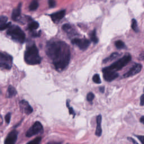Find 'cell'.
Listing matches in <instances>:
<instances>
[{"instance_id":"4","label":"cell","mask_w":144,"mask_h":144,"mask_svg":"<svg viewBox=\"0 0 144 144\" xmlns=\"http://www.w3.org/2000/svg\"><path fill=\"white\" fill-rule=\"evenodd\" d=\"M131 60V57L130 55H126L124 57L122 58L117 61L114 62L108 67L106 68L108 70H110L111 71L116 72L119 71L121 69L125 66L126 65H127L128 63Z\"/></svg>"},{"instance_id":"2","label":"cell","mask_w":144,"mask_h":144,"mask_svg":"<svg viewBox=\"0 0 144 144\" xmlns=\"http://www.w3.org/2000/svg\"><path fill=\"white\" fill-rule=\"evenodd\" d=\"M24 60L29 65L39 64L41 62V58L39 55L38 48L35 45L28 47L24 54Z\"/></svg>"},{"instance_id":"19","label":"cell","mask_w":144,"mask_h":144,"mask_svg":"<svg viewBox=\"0 0 144 144\" xmlns=\"http://www.w3.org/2000/svg\"><path fill=\"white\" fill-rule=\"evenodd\" d=\"M38 27H39V24L37 22H31L28 25V29L31 31L38 29Z\"/></svg>"},{"instance_id":"17","label":"cell","mask_w":144,"mask_h":144,"mask_svg":"<svg viewBox=\"0 0 144 144\" xmlns=\"http://www.w3.org/2000/svg\"><path fill=\"white\" fill-rule=\"evenodd\" d=\"M118 56H119V54L118 53V52H114V53H113L111 55H110L109 57L105 58L103 62L106 63V62H108L111 61L115 59V58H117L118 57Z\"/></svg>"},{"instance_id":"20","label":"cell","mask_w":144,"mask_h":144,"mask_svg":"<svg viewBox=\"0 0 144 144\" xmlns=\"http://www.w3.org/2000/svg\"><path fill=\"white\" fill-rule=\"evenodd\" d=\"M90 38L91 40L94 43H96L98 42V38L96 37V30H93L92 32L90 34Z\"/></svg>"},{"instance_id":"13","label":"cell","mask_w":144,"mask_h":144,"mask_svg":"<svg viewBox=\"0 0 144 144\" xmlns=\"http://www.w3.org/2000/svg\"><path fill=\"white\" fill-rule=\"evenodd\" d=\"M21 9H22V3H19V5L17 6L16 8L13 10L12 12V19L14 20H17L21 14Z\"/></svg>"},{"instance_id":"32","label":"cell","mask_w":144,"mask_h":144,"mask_svg":"<svg viewBox=\"0 0 144 144\" xmlns=\"http://www.w3.org/2000/svg\"><path fill=\"white\" fill-rule=\"evenodd\" d=\"M68 108H69L68 109H69V114H73V115H74L75 113H74V110L73 109V108L72 107H68Z\"/></svg>"},{"instance_id":"7","label":"cell","mask_w":144,"mask_h":144,"mask_svg":"<svg viewBox=\"0 0 144 144\" xmlns=\"http://www.w3.org/2000/svg\"><path fill=\"white\" fill-rule=\"evenodd\" d=\"M72 43L76 45L80 50H85L90 45V41L86 38H74L72 40Z\"/></svg>"},{"instance_id":"26","label":"cell","mask_w":144,"mask_h":144,"mask_svg":"<svg viewBox=\"0 0 144 144\" xmlns=\"http://www.w3.org/2000/svg\"><path fill=\"white\" fill-rule=\"evenodd\" d=\"M95 97V96H94V94L92 92H89V93L87 94V100L90 101V102H91L92 101V100H93Z\"/></svg>"},{"instance_id":"6","label":"cell","mask_w":144,"mask_h":144,"mask_svg":"<svg viewBox=\"0 0 144 144\" xmlns=\"http://www.w3.org/2000/svg\"><path fill=\"white\" fill-rule=\"evenodd\" d=\"M43 131V126L40 122H36L28 129L26 133V136L30 137L32 136L36 135Z\"/></svg>"},{"instance_id":"22","label":"cell","mask_w":144,"mask_h":144,"mask_svg":"<svg viewBox=\"0 0 144 144\" xmlns=\"http://www.w3.org/2000/svg\"><path fill=\"white\" fill-rule=\"evenodd\" d=\"M131 27L133 30H135L136 32H139V28L137 26V23L136 20L135 19L132 20V23H131Z\"/></svg>"},{"instance_id":"1","label":"cell","mask_w":144,"mask_h":144,"mask_svg":"<svg viewBox=\"0 0 144 144\" xmlns=\"http://www.w3.org/2000/svg\"><path fill=\"white\" fill-rule=\"evenodd\" d=\"M47 55L58 71H62L69 64L71 51L69 46L62 41H52L46 47Z\"/></svg>"},{"instance_id":"24","label":"cell","mask_w":144,"mask_h":144,"mask_svg":"<svg viewBox=\"0 0 144 144\" xmlns=\"http://www.w3.org/2000/svg\"><path fill=\"white\" fill-rule=\"evenodd\" d=\"M7 21H8V17L5 16H0V27L4 25L6 23Z\"/></svg>"},{"instance_id":"18","label":"cell","mask_w":144,"mask_h":144,"mask_svg":"<svg viewBox=\"0 0 144 144\" xmlns=\"http://www.w3.org/2000/svg\"><path fill=\"white\" fill-rule=\"evenodd\" d=\"M38 7V3L36 1V0H33L30 3L29 8L30 11H34V10H36Z\"/></svg>"},{"instance_id":"35","label":"cell","mask_w":144,"mask_h":144,"mask_svg":"<svg viewBox=\"0 0 144 144\" xmlns=\"http://www.w3.org/2000/svg\"><path fill=\"white\" fill-rule=\"evenodd\" d=\"M100 91L101 92H104V87H100Z\"/></svg>"},{"instance_id":"34","label":"cell","mask_w":144,"mask_h":144,"mask_svg":"<svg viewBox=\"0 0 144 144\" xmlns=\"http://www.w3.org/2000/svg\"><path fill=\"white\" fill-rule=\"evenodd\" d=\"M140 122L144 124V116H142V117L140 118Z\"/></svg>"},{"instance_id":"25","label":"cell","mask_w":144,"mask_h":144,"mask_svg":"<svg viewBox=\"0 0 144 144\" xmlns=\"http://www.w3.org/2000/svg\"><path fill=\"white\" fill-rule=\"evenodd\" d=\"M41 141V137H37L36 139H35L33 140V141H30L28 142V143H31V144H38L40 143Z\"/></svg>"},{"instance_id":"12","label":"cell","mask_w":144,"mask_h":144,"mask_svg":"<svg viewBox=\"0 0 144 144\" xmlns=\"http://www.w3.org/2000/svg\"><path fill=\"white\" fill-rule=\"evenodd\" d=\"M20 108L22 109L23 111L27 114H30L33 112V108L30 107L28 102L22 100L20 103Z\"/></svg>"},{"instance_id":"36","label":"cell","mask_w":144,"mask_h":144,"mask_svg":"<svg viewBox=\"0 0 144 144\" xmlns=\"http://www.w3.org/2000/svg\"><path fill=\"white\" fill-rule=\"evenodd\" d=\"M143 91H144V90H143Z\"/></svg>"},{"instance_id":"30","label":"cell","mask_w":144,"mask_h":144,"mask_svg":"<svg viewBox=\"0 0 144 144\" xmlns=\"http://www.w3.org/2000/svg\"><path fill=\"white\" fill-rule=\"evenodd\" d=\"M141 143L144 144V136H136Z\"/></svg>"},{"instance_id":"5","label":"cell","mask_w":144,"mask_h":144,"mask_svg":"<svg viewBox=\"0 0 144 144\" xmlns=\"http://www.w3.org/2000/svg\"><path fill=\"white\" fill-rule=\"evenodd\" d=\"M12 63L11 56L0 52V68L9 70L11 69Z\"/></svg>"},{"instance_id":"3","label":"cell","mask_w":144,"mask_h":144,"mask_svg":"<svg viewBox=\"0 0 144 144\" xmlns=\"http://www.w3.org/2000/svg\"><path fill=\"white\" fill-rule=\"evenodd\" d=\"M7 34L10 37H11L14 41H16L17 42L23 43L25 42V33H24V32L18 26H10L8 28V30H7Z\"/></svg>"},{"instance_id":"23","label":"cell","mask_w":144,"mask_h":144,"mask_svg":"<svg viewBox=\"0 0 144 144\" xmlns=\"http://www.w3.org/2000/svg\"><path fill=\"white\" fill-rule=\"evenodd\" d=\"M92 79H93V81L95 83H97V84H100L101 82L100 76L99 74H95L93 76V78H92Z\"/></svg>"},{"instance_id":"14","label":"cell","mask_w":144,"mask_h":144,"mask_svg":"<svg viewBox=\"0 0 144 144\" xmlns=\"http://www.w3.org/2000/svg\"><path fill=\"white\" fill-rule=\"evenodd\" d=\"M102 121V117L101 115H99L96 118V123H97V127L96 128L95 131V135L97 136H100L102 133V128L101 127V123Z\"/></svg>"},{"instance_id":"29","label":"cell","mask_w":144,"mask_h":144,"mask_svg":"<svg viewBox=\"0 0 144 144\" xmlns=\"http://www.w3.org/2000/svg\"><path fill=\"white\" fill-rule=\"evenodd\" d=\"M10 119H11V114L8 113L7 114L5 117V121L8 124H9L10 122Z\"/></svg>"},{"instance_id":"33","label":"cell","mask_w":144,"mask_h":144,"mask_svg":"<svg viewBox=\"0 0 144 144\" xmlns=\"http://www.w3.org/2000/svg\"><path fill=\"white\" fill-rule=\"evenodd\" d=\"M128 140H129V141H131L132 142H133V143H137V142L135 140H134V139H133L132 138H131V137H128Z\"/></svg>"},{"instance_id":"27","label":"cell","mask_w":144,"mask_h":144,"mask_svg":"<svg viewBox=\"0 0 144 144\" xmlns=\"http://www.w3.org/2000/svg\"><path fill=\"white\" fill-rule=\"evenodd\" d=\"M10 26H11V23L10 22L8 23H6V24H4V25H3L1 27H0V30H3L7 28H9Z\"/></svg>"},{"instance_id":"31","label":"cell","mask_w":144,"mask_h":144,"mask_svg":"<svg viewBox=\"0 0 144 144\" xmlns=\"http://www.w3.org/2000/svg\"><path fill=\"white\" fill-rule=\"evenodd\" d=\"M140 105H141V106L144 105V93L142 95L141 98H140Z\"/></svg>"},{"instance_id":"15","label":"cell","mask_w":144,"mask_h":144,"mask_svg":"<svg viewBox=\"0 0 144 144\" xmlns=\"http://www.w3.org/2000/svg\"><path fill=\"white\" fill-rule=\"evenodd\" d=\"M17 92L16 91V89L14 87H12V86H9L8 89V91H7V96L8 97L11 98L13 96L16 95Z\"/></svg>"},{"instance_id":"9","label":"cell","mask_w":144,"mask_h":144,"mask_svg":"<svg viewBox=\"0 0 144 144\" xmlns=\"http://www.w3.org/2000/svg\"><path fill=\"white\" fill-rule=\"evenodd\" d=\"M142 69V65L141 64H136L133 65L132 67L130 69L129 71L123 75L124 78H128V77H130L135 76L137 74H138L140 72Z\"/></svg>"},{"instance_id":"11","label":"cell","mask_w":144,"mask_h":144,"mask_svg":"<svg viewBox=\"0 0 144 144\" xmlns=\"http://www.w3.org/2000/svg\"><path fill=\"white\" fill-rule=\"evenodd\" d=\"M65 14V10H61L59 12H55L52 14L50 15L52 20L53 21L54 23H58L60 22L63 17H64Z\"/></svg>"},{"instance_id":"8","label":"cell","mask_w":144,"mask_h":144,"mask_svg":"<svg viewBox=\"0 0 144 144\" xmlns=\"http://www.w3.org/2000/svg\"><path fill=\"white\" fill-rule=\"evenodd\" d=\"M103 72L104 79L108 82H111L118 77V74L117 73L108 70L106 68L103 70Z\"/></svg>"},{"instance_id":"21","label":"cell","mask_w":144,"mask_h":144,"mask_svg":"<svg viewBox=\"0 0 144 144\" xmlns=\"http://www.w3.org/2000/svg\"><path fill=\"white\" fill-rule=\"evenodd\" d=\"M115 45L116 47L119 49H122L125 47V44L123 42L121 41V40H118L117 41L115 42Z\"/></svg>"},{"instance_id":"16","label":"cell","mask_w":144,"mask_h":144,"mask_svg":"<svg viewBox=\"0 0 144 144\" xmlns=\"http://www.w3.org/2000/svg\"><path fill=\"white\" fill-rule=\"evenodd\" d=\"M62 29L69 34H72L73 33H74L72 27L70 24H66L63 25L62 27Z\"/></svg>"},{"instance_id":"28","label":"cell","mask_w":144,"mask_h":144,"mask_svg":"<svg viewBox=\"0 0 144 144\" xmlns=\"http://www.w3.org/2000/svg\"><path fill=\"white\" fill-rule=\"evenodd\" d=\"M48 5L51 8H54L56 6V2L54 0H48Z\"/></svg>"},{"instance_id":"10","label":"cell","mask_w":144,"mask_h":144,"mask_svg":"<svg viewBox=\"0 0 144 144\" xmlns=\"http://www.w3.org/2000/svg\"><path fill=\"white\" fill-rule=\"evenodd\" d=\"M17 138V132L15 130H13L8 135V137H7L5 141V144H14Z\"/></svg>"}]
</instances>
